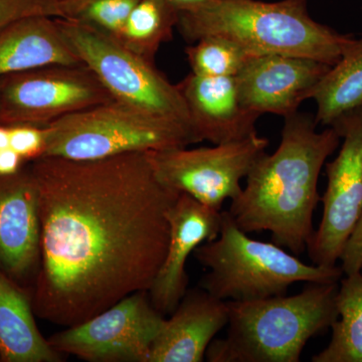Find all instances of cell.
Returning a JSON list of instances; mask_svg holds the SVG:
<instances>
[{"label":"cell","instance_id":"20","mask_svg":"<svg viewBox=\"0 0 362 362\" xmlns=\"http://www.w3.org/2000/svg\"><path fill=\"white\" fill-rule=\"evenodd\" d=\"M338 318L328 346L313 362H362V272L342 279L337 297Z\"/></svg>","mask_w":362,"mask_h":362},{"label":"cell","instance_id":"18","mask_svg":"<svg viewBox=\"0 0 362 362\" xmlns=\"http://www.w3.org/2000/svg\"><path fill=\"white\" fill-rule=\"evenodd\" d=\"M25 293L0 270V359L6 362H59L63 354L42 337Z\"/></svg>","mask_w":362,"mask_h":362},{"label":"cell","instance_id":"25","mask_svg":"<svg viewBox=\"0 0 362 362\" xmlns=\"http://www.w3.org/2000/svg\"><path fill=\"white\" fill-rule=\"evenodd\" d=\"M9 127V147L23 157V160H37L44 156L45 128L32 125H14Z\"/></svg>","mask_w":362,"mask_h":362},{"label":"cell","instance_id":"17","mask_svg":"<svg viewBox=\"0 0 362 362\" xmlns=\"http://www.w3.org/2000/svg\"><path fill=\"white\" fill-rule=\"evenodd\" d=\"M58 18L28 16L0 32V78L52 65H80Z\"/></svg>","mask_w":362,"mask_h":362},{"label":"cell","instance_id":"12","mask_svg":"<svg viewBox=\"0 0 362 362\" xmlns=\"http://www.w3.org/2000/svg\"><path fill=\"white\" fill-rule=\"evenodd\" d=\"M330 65L304 57H252L235 76L240 100L251 111L288 117L311 99Z\"/></svg>","mask_w":362,"mask_h":362},{"label":"cell","instance_id":"30","mask_svg":"<svg viewBox=\"0 0 362 362\" xmlns=\"http://www.w3.org/2000/svg\"><path fill=\"white\" fill-rule=\"evenodd\" d=\"M361 272H362V269H361Z\"/></svg>","mask_w":362,"mask_h":362},{"label":"cell","instance_id":"28","mask_svg":"<svg viewBox=\"0 0 362 362\" xmlns=\"http://www.w3.org/2000/svg\"><path fill=\"white\" fill-rule=\"evenodd\" d=\"M173 7H175L180 13H190L197 11L206 6L211 0H164Z\"/></svg>","mask_w":362,"mask_h":362},{"label":"cell","instance_id":"10","mask_svg":"<svg viewBox=\"0 0 362 362\" xmlns=\"http://www.w3.org/2000/svg\"><path fill=\"white\" fill-rule=\"evenodd\" d=\"M164 321L148 292H136L47 340L59 354L86 361L148 362Z\"/></svg>","mask_w":362,"mask_h":362},{"label":"cell","instance_id":"1","mask_svg":"<svg viewBox=\"0 0 362 362\" xmlns=\"http://www.w3.org/2000/svg\"><path fill=\"white\" fill-rule=\"evenodd\" d=\"M40 261L33 310L71 327L149 291L169 242L180 192L159 181L146 152L97 160H33Z\"/></svg>","mask_w":362,"mask_h":362},{"label":"cell","instance_id":"8","mask_svg":"<svg viewBox=\"0 0 362 362\" xmlns=\"http://www.w3.org/2000/svg\"><path fill=\"white\" fill-rule=\"evenodd\" d=\"M268 146L269 140L256 134L214 147H177L146 154L157 178L165 187L221 211L226 199L239 197L240 181Z\"/></svg>","mask_w":362,"mask_h":362},{"label":"cell","instance_id":"14","mask_svg":"<svg viewBox=\"0 0 362 362\" xmlns=\"http://www.w3.org/2000/svg\"><path fill=\"white\" fill-rule=\"evenodd\" d=\"M177 86L197 143L207 140L221 144L258 134L256 122L261 115L243 104L235 77H204L190 73Z\"/></svg>","mask_w":362,"mask_h":362},{"label":"cell","instance_id":"21","mask_svg":"<svg viewBox=\"0 0 362 362\" xmlns=\"http://www.w3.org/2000/svg\"><path fill=\"white\" fill-rule=\"evenodd\" d=\"M180 14L164 0H140L117 40L131 52L154 63L161 45L173 40Z\"/></svg>","mask_w":362,"mask_h":362},{"label":"cell","instance_id":"19","mask_svg":"<svg viewBox=\"0 0 362 362\" xmlns=\"http://www.w3.org/2000/svg\"><path fill=\"white\" fill-rule=\"evenodd\" d=\"M318 125L331 126L338 117L362 103V37L354 39L331 66L312 95Z\"/></svg>","mask_w":362,"mask_h":362},{"label":"cell","instance_id":"24","mask_svg":"<svg viewBox=\"0 0 362 362\" xmlns=\"http://www.w3.org/2000/svg\"><path fill=\"white\" fill-rule=\"evenodd\" d=\"M61 18L59 0H0V32L28 16Z\"/></svg>","mask_w":362,"mask_h":362},{"label":"cell","instance_id":"3","mask_svg":"<svg viewBox=\"0 0 362 362\" xmlns=\"http://www.w3.org/2000/svg\"><path fill=\"white\" fill-rule=\"evenodd\" d=\"M177 28L189 44L221 37L252 57H304L330 66L356 39L314 21L307 0H211L197 11L181 13Z\"/></svg>","mask_w":362,"mask_h":362},{"label":"cell","instance_id":"22","mask_svg":"<svg viewBox=\"0 0 362 362\" xmlns=\"http://www.w3.org/2000/svg\"><path fill=\"white\" fill-rule=\"evenodd\" d=\"M194 75L235 77L252 56L239 45L221 37H206L185 47Z\"/></svg>","mask_w":362,"mask_h":362},{"label":"cell","instance_id":"9","mask_svg":"<svg viewBox=\"0 0 362 362\" xmlns=\"http://www.w3.org/2000/svg\"><path fill=\"white\" fill-rule=\"evenodd\" d=\"M113 100L83 64L42 66L0 78V124L45 128Z\"/></svg>","mask_w":362,"mask_h":362},{"label":"cell","instance_id":"15","mask_svg":"<svg viewBox=\"0 0 362 362\" xmlns=\"http://www.w3.org/2000/svg\"><path fill=\"white\" fill-rule=\"evenodd\" d=\"M39 188L32 169L0 175V268L23 279L40 267Z\"/></svg>","mask_w":362,"mask_h":362},{"label":"cell","instance_id":"23","mask_svg":"<svg viewBox=\"0 0 362 362\" xmlns=\"http://www.w3.org/2000/svg\"><path fill=\"white\" fill-rule=\"evenodd\" d=\"M140 0H59L62 16L119 37L128 16Z\"/></svg>","mask_w":362,"mask_h":362},{"label":"cell","instance_id":"6","mask_svg":"<svg viewBox=\"0 0 362 362\" xmlns=\"http://www.w3.org/2000/svg\"><path fill=\"white\" fill-rule=\"evenodd\" d=\"M45 131L42 157L71 160H97L197 143L187 126L116 100L63 117Z\"/></svg>","mask_w":362,"mask_h":362},{"label":"cell","instance_id":"2","mask_svg":"<svg viewBox=\"0 0 362 362\" xmlns=\"http://www.w3.org/2000/svg\"><path fill=\"white\" fill-rule=\"evenodd\" d=\"M317 126L309 114L285 117L277 150L259 157L228 211L243 232L271 233L272 242L294 255L307 250L315 232L319 175L341 139L332 127L318 132Z\"/></svg>","mask_w":362,"mask_h":362},{"label":"cell","instance_id":"4","mask_svg":"<svg viewBox=\"0 0 362 362\" xmlns=\"http://www.w3.org/2000/svg\"><path fill=\"white\" fill-rule=\"evenodd\" d=\"M338 282L307 283L293 296L226 301V337L206 350L211 362H298L307 342L337 320Z\"/></svg>","mask_w":362,"mask_h":362},{"label":"cell","instance_id":"16","mask_svg":"<svg viewBox=\"0 0 362 362\" xmlns=\"http://www.w3.org/2000/svg\"><path fill=\"white\" fill-rule=\"evenodd\" d=\"M170 315L152 344L148 362H201L228 325V302L199 287L187 291Z\"/></svg>","mask_w":362,"mask_h":362},{"label":"cell","instance_id":"26","mask_svg":"<svg viewBox=\"0 0 362 362\" xmlns=\"http://www.w3.org/2000/svg\"><path fill=\"white\" fill-rule=\"evenodd\" d=\"M343 274L346 276L359 273L362 269V213L350 233L340 255Z\"/></svg>","mask_w":362,"mask_h":362},{"label":"cell","instance_id":"5","mask_svg":"<svg viewBox=\"0 0 362 362\" xmlns=\"http://www.w3.org/2000/svg\"><path fill=\"white\" fill-rule=\"evenodd\" d=\"M209 272L199 287L223 301H251L287 295L297 282H338L341 267L307 265L275 243L251 239L223 211L218 237L194 251Z\"/></svg>","mask_w":362,"mask_h":362},{"label":"cell","instance_id":"13","mask_svg":"<svg viewBox=\"0 0 362 362\" xmlns=\"http://www.w3.org/2000/svg\"><path fill=\"white\" fill-rule=\"evenodd\" d=\"M166 216L169 223L168 251L148 291L150 301L163 316L173 313L187 293L188 257L202 244L220 235L223 211L180 194Z\"/></svg>","mask_w":362,"mask_h":362},{"label":"cell","instance_id":"11","mask_svg":"<svg viewBox=\"0 0 362 362\" xmlns=\"http://www.w3.org/2000/svg\"><path fill=\"white\" fill-rule=\"evenodd\" d=\"M330 127L343 143L337 158L326 164L322 218L307 246L312 263L324 267L337 266L362 213V103L338 117Z\"/></svg>","mask_w":362,"mask_h":362},{"label":"cell","instance_id":"29","mask_svg":"<svg viewBox=\"0 0 362 362\" xmlns=\"http://www.w3.org/2000/svg\"><path fill=\"white\" fill-rule=\"evenodd\" d=\"M9 147V127L0 124V148Z\"/></svg>","mask_w":362,"mask_h":362},{"label":"cell","instance_id":"7","mask_svg":"<svg viewBox=\"0 0 362 362\" xmlns=\"http://www.w3.org/2000/svg\"><path fill=\"white\" fill-rule=\"evenodd\" d=\"M69 45L116 101L170 119L190 129L187 105L177 84L118 40L78 21L59 18ZM192 130V129H190Z\"/></svg>","mask_w":362,"mask_h":362},{"label":"cell","instance_id":"27","mask_svg":"<svg viewBox=\"0 0 362 362\" xmlns=\"http://www.w3.org/2000/svg\"><path fill=\"white\" fill-rule=\"evenodd\" d=\"M23 158L11 147L0 148V175H13L21 170Z\"/></svg>","mask_w":362,"mask_h":362}]
</instances>
